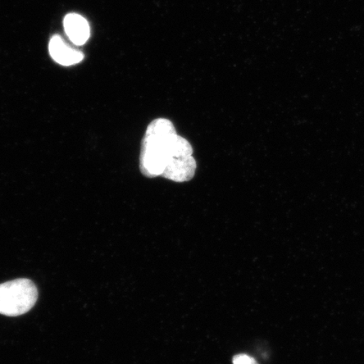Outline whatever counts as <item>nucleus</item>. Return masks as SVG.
<instances>
[{"mask_svg": "<svg viewBox=\"0 0 364 364\" xmlns=\"http://www.w3.org/2000/svg\"><path fill=\"white\" fill-rule=\"evenodd\" d=\"M176 136L174 125L165 118L154 120L148 126L140 154V171L145 176H162Z\"/></svg>", "mask_w": 364, "mask_h": 364, "instance_id": "f257e3e1", "label": "nucleus"}, {"mask_svg": "<svg viewBox=\"0 0 364 364\" xmlns=\"http://www.w3.org/2000/svg\"><path fill=\"white\" fill-rule=\"evenodd\" d=\"M38 291L33 281L19 279L0 284V315H25L38 301Z\"/></svg>", "mask_w": 364, "mask_h": 364, "instance_id": "f03ea898", "label": "nucleus"}, {"mask_svg": "<svg viewBox=\"0 0 364 364\" xmlns=\"http://www.w3.org/2000/svg\"><path fill=\"white\" fill-rule=\"evenodd\" d=\"M197 169V162L193 156L176 157L168 159L162 176L176 182L192 180Z\"/></svg>", "mask_w": 364, "mask_h": 364, "instance_id": "7ed1b4c3", "label": "nucleus"}, {"mask_svg": "<svg viewBox=\"0 0 364 364\" xmlns=\"http://www.w3.org/2000/svg\"><path fill=\"white\" fill-rule=\"evenodd\" d=\"M49 53L54 61L63 66L75 65L84 59L83 53L71 48L59 36H54L50 41Z\"/></svg>", "mask_w": 364, "mask_h": 364, "instance_id": "20e7f679", "label": "nucleus"}, {"mask_svg": "<svg viewBox=\"0 0 364 364\" xmlns=\"http://www.w3.org/2000/svg\"><path fill=\"white\" fill-rule=\"evenodd\" d=\"M65 33L73 43L77 46L84 45L87 42L90 30L87 21L78 14H68L63 21Z\"/></svg>", "mask_w": 364, "mask_h": 364, "instance_id": "39448f33", "label": "nucleus"}, {"mask_svg": "<svg viewBox=\"0 0 364 364\" xmlns=\"http://www.w3.org/2000/svg\"><path fill=\"white\" fill-rule=\"evenodd\" d=\"M233 364H258L256 359L250 355L240 353L233 358Z\"/></svg>", "mask_w": 364, "mask_h": 364, "instance_id": "423d86ee", "label": "nucleus"}]
</instances>
